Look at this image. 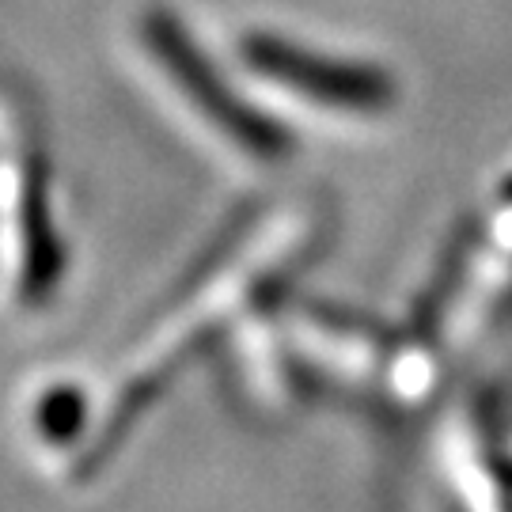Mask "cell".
<instances>
[{"instance_id":"6da1fadb","label":"cell","mask_w":512,"mask_h":512,"mask_svg":"<svg viewBox=\"0 0 512 512\" xmlns=\"http://www.w3.org/2000/svg\"><path fill=\"white\" fill-rule=\"evenodd\" d=\"M262 65L289 80L293 88L315 95L323 103H338V107L353 110H380L391 103V80L376 69L365 65H338V61H315L304 57L300 50H285V46H266L262 42Z\"/></svg>"}]
</instances>
